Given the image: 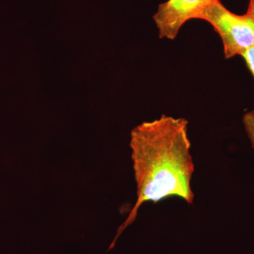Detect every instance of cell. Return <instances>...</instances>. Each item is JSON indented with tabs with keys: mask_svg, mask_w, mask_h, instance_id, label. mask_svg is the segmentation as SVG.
<instances>
[{
	"mask_svg": "<svg viewBox=\"0 0 254 254\" xmlns=\"http://www.w3.org/2000/svg\"><path fill=\"white\" fill-rule=\"evenodd\" d=\"M247 14L254 19V0H250V4H249Z\"/></svg>",
	"mask_w": 254,
	"mask_h": 254,
	"instance_id": "cell-6",
	"label": "cell"
},
{
	"mask_svg": "<svg viewBox=\"0 0 254 254\" xmlns=\"http://www.w3.org/2000/svg\"><path fill=\"white\" fill-rule=\"evenodd\" d=\"M213 26L223 43L225 58L242 55L254 46V19L248 14L237 15L231 12L216 0L198 14Z\"/></svg>",
	"mask_w": 254,
	"mask_h": 254,
	"instance_id": "cell-2",
	"label": "cell"
},
{
	"mask_svg": "<svg viewBox=\"0 0 254 254\" xmlns=\"http://www.w3.org/2000/svg\"><path fill=\"white\" fill-rule=\"evenodd\" d=\"M241 56L245 59L247 66H248L254 77V46L246 50L245 53H242Z\"/></svg>",
	"mask_w": 254,
	"mask_h": 254,
	"instance_id": "cell-5",
	"label": "cell"
},
{
	"mask_svg": "<svg viewBox=\"0 0 254 254\" xmlns=\"http://www.w3.org/2000/svg\"><path fill=\"white\" fill-rule=\"evenodd\" d=\"M243 123L254 150V110L244 115Z\"/></svg>",
	"mask_w": 254,
	"mask_h": 254,
	"instance_id": "cell-4",
	"label": "cell"
},
{
	"mask_svg": "<svg viewBox=\"0 0 254 254\" xmlns=\"http://www.w3.org/2000/svg\"><path fill=\"white\" fill-rule=\"evenodd\" d=\"M130 146L137 200L119 227L109 250L136 220L140 207L145 202L156 203L177 196L192 204L194 199L190 186L194 164L190 153L187 120L163 115L153 121L142 123L132 130Z\"/></svg>",
	"mask_w": 254,
	"mask_h": 254,
	"instance_id": "cell-1",
	"label": "cell"
},
{
	"mask_svg": "<svg viewBox=\"0 0 254 254\" xmlns=\"http://www.w3.org/2000/svg\"><path fill=\"white\" fill-rule=\"evenodd\" d=\"M216 0H168L159 4L153 19L160 38L173 40L187 21L198 14Z\"/></svg>",
	"mask_w": 254,
	"mask_h": 254,
	"instance_id": "cell-3",
	"label": "cell"
}]
</instances>
